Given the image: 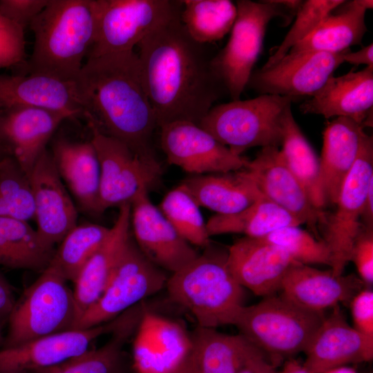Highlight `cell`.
Listing matches in <instances>:
<instances>
[{"mask_svg":"<svg viewBox=\"0 0 373 373\" xmlns=\"http://www.w3.org/2000/svg\"><path fill=\"white\" fill-rule=\"evenodd\" d=\"M75 322L73 291L61 274L49 264L16 300L1 348L73 329Z\"/></svg>","mask_w":373,"mask_h":373,"instance_id":"obj_7","label":"cell"},{"mask_svg":"<svg viewBox=\"0 0 373 373\" xmlns=\"http://www.w3.org/2000/svg\"><path fill=\"white\" fill-rule=\"evenodd\" d=\"M325 316L304 309L281 294H273L245 305L234 325L277 366L284 358L305 351Z\"/></svg>","mask_w":373,"mask_h":373,"instance_id":"obj_5","label":"cell"},{"mask_svg":"<svg viewBox=\"0 0 373 373\" xmlns=\"http://www.w3.org/2000/svg\"><path fill=\"white\" fill-rule=\"evenodd\" d=\"M350 303L353 327L361 334L373 338V291L363 288Z\"/></svg>","mask_w":373,"mask_h":373,"instance_id":"obj_45","label":"cell"},{"mask_svg":"<svg viewBox=\"0 0 373 373\" xmlns=\"http://www.w3.org/2000/svg\"><path fill=\"white\" fill-rule=\"evenodd\" d=\"M131 236V204H125L119 207L118 216L110 228L107 238L74 282L76 307L74 327L83 314L101 297Z\"/></svg>","mask_w":373,"mask_h":373,"instance_id":"obj_26","label":"cell"},{"mask_svg":"<svg viewBox=\"0 0 373 373\" xmlns=\"http://www.w3.org/2000/svg\"><path fill=\"white\" fill-rule=\"evenodd\" d=\"M229 268L244 287L262 297L276 294L296 262L280 247L262 239L244 236L228 248Z\"/></svg>","mask_w":373,"mask_h":373,"instance_id":"obj_22","label":"cell"},{"mask_svg":"<svg viewBox=\"0 0 373 373\" xmlns=\"http://www.w3.org/2000/svg\"><path fill=\"white\" fill-rule=\"evenodd\" d=\"M245 169L265 198L306 224L316 238H322L319 228L326 211L313 205L278 147L261 148L256 157L249 160Z\"/></svg>","mask_w":373,"mask_h":373,"instance_id":"obj_15","label":"cell"},{"mask_svg":"<svg viewBox=\"0 0 373 373\" xmlns=\"http://www.w3.org/2000/svg\"><path fill=\"white\" fill-rule=\"evenodd\" d=\"M173 373H193L190 353Z\"/></svg>","mask_w":373,"mask_h":373,"instance_id":"obj_51","label":"cell"},{"mask_svg":"<svg viewBox=\"0 0 373 373\" xmlns=\"http://www.w3.org/2000/svg\"><path fill=\"white\" fill-rule=\"evenodd\" d=\"M110 228L86 223L74 227L59 244L50 265L67 281L75 282L79 274L104 242Z\"/></svg>","mask_w":373,"mask_h":373,"instance_id":"obj_37","label":"cell"},{"mask_svg":"<svg viewBox=\"0 0 373 373\" xmlns=\"http://www.w3.org/2000/svg\"><path fill=\"white\" fill-rule=\"evenodd\" d=\"M296 98L264 94L213 106L199 123L234 154L281 145L285 115Z\"/></svg>","mask_w":373,"mask_h":373,"instance_id":"obj_6","label":"cell"},{"mask_svg":"<svg viewBox=\"0 0 373 373\" xmlns=\"http://www.w3.org/2000/svg\"><path fill=\"white\" fill-rule=\"evenodd\" d=\"M142 190L131 203L133 237L142 253L154 265L172 274L199 254L174 229Z\"/></svg>","mask_w":373,"mask_h":373,"instance_id":"obj_16","label":"cell"},{"mask_svg":"<svg viewBox=\"0 0 373 373\" xmlns=\"http://www.w3.org/2000/svg\"><path fill=\"white\" fill-rule=\"evenodd\" d=\"M373 66L334 77L309 99L303 102L300 111L303 114L350 118L363 128L372 126Z\"/></svg>","mask_w":373,"mask_h":373,"instance_id":"obj_23","label":"cell"},{"mask_svg":"<svg viewBox=\"0 0 373 373\" xmlns=\"http://www.w3.org/2000/svg\"><path fill=\"white\" fill-rule=\"evenodd\" d=\"M200 207L180 184L165 195L158 208L186 242L205 248L211 242Z\"/></svg>","mask_w":373,"mask_h":373,"instance_id":"obj_38","label":"cell"},{"mask_svg":"<svg viewBox=\"0 0 373 373\" xmlns=\"http://www.w3.org/2000/svg\"><path fill=\"white\" fill-rule=\"evenodd\" d=\"M278 373H312L303 363L290 358L285 361L283 369Z\"/></svg>","mask_w":373,"mask_h":373,"instance_id":"obj_50","label":"cell"},{"mask_svg":"<svg viewBox=\"0 0 373 373\" xmlns=\"http://www.w3.org/2000/svg\"><path fill=\"white\" fill-rule=\"evenodd\" d=\"M8 151L4 143L3 142L1 137L0 136V161L6 155V152Z\"/></svg>","mask_w":373,"mask_h":373,"instance_id":"obj_53","label":"cell"},{"mask_svg":"<svg viewBox=\"0 0 373 373\" xmlns=\"http://www.w3.org/2000/svg\"><path fill=\"white\" fill-rule=\"evenodd\" d=\"M160 146L167 162L190 175L244 169L249 160L234 154L199 125L178 121L160 127Z\"/></svg>","mask_w":373,"mask_h":373,"instance_id":"obj_13","label":"cell"},{"mask_svg":"<svg viewBox=\"0 0 373 373\" xmlns=\"http://www.w3.org/2000/svg\"><path fill=\"white\" fill-rule=\"evenodd\" d=\"M182 7V1L95 0V37L87 58L133 50L151 32L180 15Z\"/></svg>","mask_w":373,"mask_h":373,"instance_id":"obj_9","label":"cell"},{"mask_svg":"<svg viewBox=\"0 0 373 373\" xmlns=\"http://www.w3.org/2000/svg\"><path fill=\"white\" fill-rule=\"evenodd\" d=\"M4 336L2 334V326L0 325V347H1L3 343Z\"/></svg>","mask_w":373,"mask_h":373,"instance_id":"obj_55","label":"cell"},{"mask_svg":"<svg viewBox=\"0 0 373 373\" xmlns=\"http://www.w3.org/2000/svg\"><path fill=\"white\" fill-rule=\"evenodd\" d=\"M70 117L38 106L0 110V136L8 152L29 177L59 126Z\"/></svg>","mask_w":373,"mask_h":373,"instance_id":"obj_20","label":"cell"},{"mask_svg":"<svg viewBox=\"0 0 373 373\" xmlns=\"http://www.w3.org/2000/svg\"><path fill=\"white\" fill-rule=\"evenodd\" d=\"M320 373H357L354 367L345 365L329 369Z\"/></svg>","mask_w":373,"mask_h":373,"instance_id":"obj_52","label":"cell"},{"mask_svg":"<svg viewBox=\"0 0 373 373\" xmlns=\"http://www.w3.org/2000/svg\"><path fill=\"white\" fill-rule=\"evenodd\" d=\"M373 180V140L370 135L362 146L350 172L345 179L335 209L326 211L319 232L331 252L330 269L336 276L343 274L350 262L354 240L362 226L364 202Z\"/></svg>","mask_w":373,"mask_h":373,"instance_id":"obj_11","label":"cell"},{"mask_svg":"<svg viewBox=\"0 0 373 373\" xmlns=\"http://www.w3.org/2000/svg\"><path fill=\"white\" fill-rule=\"evenodd\" d=\"M55 251L41 241L28 222L0 217V265L43 271Z\"/></svg>","mask_w":373,"mask_h":373,"instance_id":"obj_34","label":"cell"},{"mask_svg":"<svg viewBox=\"0 0 373 373\" xmlns=\"http://www.w3.org/2000/svg\"><path fill=\"white\" fill-rule=\"evenodd\" d=\"M133 373H135V372H133Z\"/></svg>","mask_w":373,"mask_h":373,"instance_id":"obj_56","label":"cell"},{"mask_svg":"<svg viewBox=\"0 0 373 373\" xmlns=\"http://www.w3.org/2000/svg\"><path fill=\"white\" fill-rule=\"evenodd\" d=\"M180 15L164 23L137 45L144 85L158 128L186 121L199 124L227 94L212 61L209 44L187 33Z\"/></svg>","mask_w":373,"mask_h":373,"instance_id":"obj_1","label":"cell"},{"mask_svg":"<svg viewBox=\"0 0 373 373\" xmlns=\"http://www.w3.org/2000/svg\"><path fill=\"white\" fill-rule=\"evenodd\" d=\"M75 82L88 124L126 144L162 171L153 146L157 122L137 53L131 50L88 57Z\"/></svg>","mask_w":373,"mask_h":373,"instance_id":"obj_2","label":"cell"},{"mask_svg":"<svg viewBox=\"0 0 373 373\" xmlns=\"http://www.w3.org/2000/svg\"><path fill=\"white\" fill-rule=\"evenodd\" d=\"M146 309L140 303L127 310L124 322L113 332L109 340L97 349L64 362L28 373H133V364L128 359L124 346L134 336L141 318Z\"/></svg>","mask_w":373,"mask_h":373,"instance_id":"obj_30","label":"cell"},{"mask_svg":"<svg viewBox=\"0 0 373 373\" xmlns=\"http://www.w3.org/2000/svg\"><path fill=\"white\" fill-rule=\"evenodd\" d=\"M238 373H278L276 366L260 352L250 358Z\"/></svg>","mask_w":373,"mask_h":373,"instance_id":"obj_47","label":"cell"},{"mask_svg":"<svg viewBox=\"0 0 373 373\" xmlns=\"http://www.w3.org/2000/svg\"><path fill=\"white\" fill-rule=\"evenodd\" d=\"M237 15L229 39L214 55L213 68L231 100H238L247 87L260 54L267 27L274 18L286 17L275 0H238Z\"/></svg>","mask_w":373,"mask_h":373,"instance_id":"obj_8","label":"cell"},{"mask_svg":"<svg viewBox=\"0 0 373 373\" xmlns=\"http://www.w3.org/2000/svg\"><path fill=\"white\" fill-rule=\"evenodd\" d=\"M180 21L189 36L202 44L222 39L231 31L237 15L229 0H184Z\"/></svg>","mask_w":373,"mask_h":373,"instance_id":"obj_36","label":"cell"},{"mask_svg":"<svg viewBox=\"0 0 373 373\" xmlns=\"http://www.w3.org/2000/svg\"><path fill=\"white\" fill-rule=\"evenodd\" d=\"M228 248L211 242L202 254L168 278L171 301L189 312L197 326L233 325L244 305V287L231 272Z\"/></svg>","mask_w":373,"mask_h":373,"instance_id":"obj_4","label":"cell"},{"mask_svg":"<svg viewBox=\"0 0 373 373\" xmlns=\"http://www.w3.org/2000/svg\"><path fill=\"white\" fill-rule=\"evenodd\" d=\"M342 0H307L296 12L291 28L261 69L278 62L294 46L309 36L333 10L341 6Z\"/></svg>","mask_w":373,"mask_h":373,"instance_id":"obj_41","label":"cell"},{"mask_svg":"<svg viewBox=\"0 0 373 373\" xmlns=\"http://www.w3.org/2000/svg\"><path fill=\"white\" fill-rule=\"evenodd\" d=\"M127 311L99 325L70 329L37 338L19 345L0 349V370L30 371L56 365L90 350L99 336L113 333L125 320Z\"/></svg>","mask_w":373,"mask_h":373,"instance_id":"obj_18","label":"cell"},{"mask_svg":"<svg viewBox=\"0 0 373 373\" xmlns=\"http://www.w3.org/2000/svg\"><path fill=\"white\" fill-rule=\"evenodd\" d=\"M16 300L11 286L0 273V325L8 323Z\"/></svg>","mask_w":373,"mask_h":373,"instance_id":"obj_46","label":"cell"},{"mask_svg":"<svg viewBox=\"0 0 373 373\" xmlns=\"http://www.w3.org/2000/svg\"><path fill=\"white\" fill-rule=\"evenodd\" d=\"M48 2L49 0H0V15L24 29Z\"/></svg>","mask_w":373,"mask_h":373,"instance_id":"obj_44","label":"cell"},{"mask_svg":"<svg viewBox=\"0 0 373 373\" xmlns=\"http://www.w3.org/2000/svg\"><path fill=\"white\" fill-rule=\"evenodd\" d=\"M29 26L34 45L24 74L75 82L95 41V0H49Z\"/></svg>","mask_w":373,"mask_h":373,"instance_id":"obj_3","label":"cell"},{"mask_svg":"<svg viewBox=\"0 0 373 373\" xmlns=\"http://www.w3.org/2000/svg\"><path fill=\"white\" fill-rule=\"evenodd\" d=\"M37 233L48 247L55 248L77 224V211L47 149L29 176Z\"/></svg>","mask_w":373,"mask_h":373,"instance_id":"obj_17","label":"cell"},{"mask_svg":"<svg viewBox=\"0 0 373 373\" xmlns=\"http://www.w3.org/2000/svg\"><path fill=\"white\" fill-rule=\"evenodd\" d=\"M24 29L0 15V69L26 63Z\"/></svg>","mask_w":373,"mask_h":373,"instance_id":"obj_42","label":"cell"},{"mask_svg":"<svg viewBox=\"0 0 373 373\" xmlns=\"http://www.w3.org/2000/svg\"><path fill=\"white\" fill-rule=\"evenodd\" d=\"M343 9L332 12L305 39L289 52L319 51L341 52L361 43L367 31L365 16L372 9V0H354L343 3Z\"/></svg>","mask_w":373,"mask_h":373,"instance_id":"obj_32","label":"cell"},{"mask_svg":"<svg viewBox=\"0 0 373 373\" xmlns=\"http://www.w3.org/2000/svg\"><path fill=\"white\" fill-rule=\"evenodd\" d=\"M0 217L35 219L29 177L10 155L0 161Z\"/></svg>","mask_w":373,"mask_h":373,"instance_id":"obj_39","label":"cell"},{"mask_svg":"<svg viewBox=\"0 0 373 373\" xmlns=\"http://www.w3.org/2000/svg\"><path fill=\"white\" fill-rule=\"evenodd\" d=\"M100 167L99 213L131 204L159 181L162 171L151 166L126 144L88 124Z\"/></svg>","mask_w":373,"mask_h":373,"instance_id":"obj_12","label":"cell"},{"mask_svg":"<svg viewBox=\"0 0 373 373\" xmlns=\"http://www.w3.org/2000/svg\"><path fill=\"white\" fill-rule=\"evenodd\" d=\"M350 262L365 285L373 283V229L362 224L352 245Z\"/></svg>","mask_w":373,"mask_h":373,"instance_id":"obj_43","label":"cell"},{"mask_svg":"<svg viewBox=\"0 0 373 373\" xmlns=\"http://www.w3.org/2000/svg\"><path fill=\"white\" fill-rule=\"evenodd\" d=\"M365 285L354 274L336 276L330 269L321 270L295 263L286 273L279 291L304 309L325 313L341 303L350 302Z\"/></svg>","mask_w":373,"mask_h":373,"instance_id":"obj_24","label":"cell"},{"mask_svg":"<svg viewBox=\"0 0 373 373\" xmlns=\"http://www.w3.org/2000/svg\"><path fill=\"white\" fill-rule=\"evenodd\" d=\"M38 106L59 111L70 119L83 116L75 82L37 75H0V110Z\"/></svg>","mask_w":373,"mask_h":373,"instance_id":"obj_27","label":"cell"},{"mask_svg":"<svg viewBox=\"0 0 373 373\" xmlns=\"http://www.w3.org/2000/svg\"><path fill=\"white\" fill-rule=\"evenodd\" d=\"M57 171L85 213L99 215L100 167L91 142L57 140L51 152Z\"/></svg>","mask_w":373,"mask_h":373,"instance_id":"obj_28","label":"cell"},{"mask_svg":"<svg viewBox=\"0 0 373 373\" xmlns=\"http://www.w3.org/2000/svg\"><path fill=\"white\" fill-rule=\"evenodd\" d=\"M133 343L135 373H173L191 351V335L180 322L144 312Z\"/></svg>","mask_w":373,"mask_h":373,"instance_id":"obj_19","label":"cell"},{"mask_svg":"<svg viewBox=\"0 0 373 373\" xmlns=\"http://www.w3.org/2000/svg\"><path fill=\"white\" fill-rule=\"evenodd\" d=\"M262 239L283 249L297 263L330 267L332 256L327 243L299 226L280 228Z\"/></svg>","mask_w":373,"mask_h":373,"instance_id":"obj_40","label":"cell"},{"mask_svg":"<svg viewBox=\"0 0 373 373\" xmlns=\"http://www.w3.org/2000/svg\"><path fill=\"white\" fill-rule=\"evenodd\" d=\"M354 120L338 117L323 133L319 158V189L325 206H334L341 186L370 137Z\"/></svg>","mask_w":373,"mask_h":373,"instance_id":"obj_25","label":"cell"},{"mask_svg":"<svg viewBox=\"0 0 373 373\" xmlns=\"http://www.w3.org/2000/svg\"><path fill=\"white\" fill-rule=\"evenodd\" d=\"M168 278L165 271L142 253L131 235L101 297L73 329L111 321L165 288Z\"/></svg>","mask_w":373,"mask_h":373,"instance_id":"obj_10","label":"cell"},{"mask_svg":"<svg viewBox=\"0 0 373 373\" xmlns=\"http://www.w3.org/2000/svg\"><path fill=\"white\" fill-rule=\"evenodd\" d=\"M0 373H28L25 370H0Z\"/></svg>","mask_w":373,"mask_h":373,"instance_id":"obj_54","label":"cell"},{"mask_svg":"<svg viewBox=\"0 0 373 373\" xmlns=\"http://www.w3.org/2000/svg\"><path fill=\"white\" fill-rule=\"evenodd\" d=\"M361 222L363 226L373 229V180L367 191Z\"/></svg>","mask_w":373,"mask_h":373,"instance_id":"obj_49","label":"cell"},{"mask_svg":"<svg viewBox=\"0 0 373 373\" xmlns=\"http://www.w3.org/2000/svg\"><path fill=\"white\" fill-rule=\"evenodd\" d=\"M344 62H348L355 66L366 65L373 66V44L362 48L356 52H351L347 50L343 55Z\"/></svg>","mask_w":373,"mask_h":373,"instance_id":"obj_48","label":"cell"},{"mask_svg":"<svg viewBox=\"0 0 373 373\" xmlns=\"http://www.w3.org/2000/svg\"><path fill=\"white\" fill-rule=\"evenodd\" d=\"M347 50L289 52L274 66L253 72L247 86L260 95L312 97L344 63Z\"/></svg>","mask_w":373,"mask_h":373,"instance_id":"obj_14","label":"cell"},{"mask_svg":"<svg viewBox=\"0 0 373 373\" xmlns=\"http://www.w3.org/2000/svg\"><path fill=\"white\" fill-rule=\"evenodd\" d=\"M190 335L193 373H238L250 358L262 352L240 334L196 326Z\"/></svg>","mask_w":373,"mask_h":373,"instance_id":"obj_31","label":"cell"},{"mask_svg":"<svg viewBox=\"0 0 373 373\" xmlns=\"http://www.w3.org/2000/svg\"><path fill=\"white\" fill-rule=\"evenodd\" d=\"M304 353V365L312 373L371 361L373 338L348 324L339 305L325 316Z\"/></svg>","mask_w":373,"mask_h":373,"instance_id":"obj_21","label":"cell"},{"mask_svg":"<svg viewBox=\"0 0 373 373\" xmlns=\"http://www.w3.org/2000/svg\"><path fill=\"white\" fill-rule=\"evenodd\" d=\"M300 224L302 223L298 219L264 196L238 213L215 214L206 223L210 237L224 233H242L253 238H262L286 226Z\"/></svg>","mask_w":373,"mask_h":373,"instance_id":"obj_33","label":"cell"},{"mask_svg":"<svg viewBox=\"0 0 373 373\" xmlns=\"http://www.w3.org/2000/svg\"><path fill=\"white\" fill-rule=\"evenodd\" d=\"M280 151L290 170L318 210L325 211L319 189V158L296 123L291 109L285 115Z\"/></svg>","mask_w":373,"mask_h":373,"instance_id":"obj_35","label":"cell"},{"mask_svg":"<svg viewBox=\"0 0 373 373\" xmlns=\"http://www.w3.org/2000/svg\"><path fill=\"white\" fill-rule=\"evenodd\" d=\"M181 184L200 207L217 215L238 213L263 196L245 169L227 173L190 175Z\"/></svg>","mask_w":373,"mask_h":373,"instance_id":"obj_29","label":"cell"}]
</instances>
